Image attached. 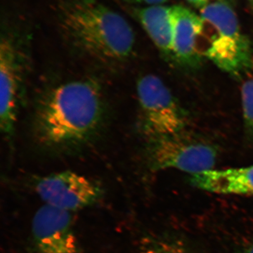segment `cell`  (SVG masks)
Here are the masks:
<instances>
[{
	"instance_id": "cell-10",
	"label": "cell",
	"mask_w": 253,
	"mask_h": 253,
	"mask_svg": "<svg viewBox=\"0 0 253 253\" xmlns=\"http://www.w3.org/2000/svg\"><path fill=\"white\" fill-rule=\"evenodd\" d=\"M191 184L212 194L253 196V165L191 176Z\"/></svg>"
},
{
	"instance_id": "cell-2",
	"label": "cell",
	"mask_w": 253,
	"mask_h": 253,
	"mask_svg": "<svg viewBox=\"0 0 253 253\" xmlns=\"http://www.w3.org/2000/svg\"><path fill=\"white\" fill-rule=\"evenodd\" d=\"M58 16L70 42L95 59L124 62L134 51L135 36L130 24L97 0H63Z\"/></svg>"
},
{
	"instance_id": "cell-9",
	"label": "cell",
	"mask_w": 253,
	"mask_h": 253,
	"mask_svg": "<svg viewBox=\"0 0 253 253\" xmlns=\"http://www.w3.org/2000/svg\"><path fill=\"white\" fill-rule=\"evenodd\" d=\"M172 58L186 66H196L202 59L201 37L203 19L189 8L172 6Z\"/></svg>"
},
{
	"instance_id": "cell-13",
	"label": "cell",
	"mask_w": 253,
	"mask_h": 253,
	"mask_svg": "<svg viewBox=\"0 0 253 253\" xmlns=\"http://www.w3.org/2000/svg\"><path fill=\"white\" fill-rule=\"evenodd\" d=\"M241 92L245 126L253 134V78L244 82Z\"/></svg>"
},
{
	"instance_id": "cell-4",
	"label": "cell",
	"mask_w": 253,
	"mask_h": 253,
	"mask_svg": "<svg viewBox=\"0 0 253 253\" xmlns=\"http://www.w3.org/2000/svg\"><path fill=\"white\" fill-rule=\"evenodd\" d=\"M141 130L151 140L183 132L187 118L172 91L154 75L136 83Z\"/></svg>"
},
{
	"instance_id": "cell-3",
	"label": "cell",
	"mask_w": 253,
	"mask_h": 253,
	"mask_svg": "<svg viewBox=\"0 0 253 253\" xmlns=\"http://www.w3.org/2000/svg\"><path fill=\"white\" fill-rule=\"evenodd\" d=\"M203 19L201 51L203 56L232 75L251 68L253 55L249 41L240 29L234 9L226 0H217L200 10Z\"/></svg>"
},
{
	"instance_id": "cell-6",
	"label": "cell",
	"mask_w": 253,
	"mask_h": 253,
	"mask_svg": "<svg viewBox=\"0 0 253 253\" xmlns=\"http://www.w3.org/2000/svg\"><path fill=\"white\" fill-rule=\"evenodd\" d=\"M22 49L11 33L0 43V128L6 140L14 136L22 96L25 63Z\"/></svg>"
},
{
	"instance_id": "cell-11",
	"label": "cell",
	"mask_w": 253,
	"mask_h": 253,
	"mask_svg": "<svg viewBox=\"0 0 253 253\" xmlns=\"http://www.w3.org/2000/svg\"><path fill=\"white\" fill-rule=\"evenodd\" d=\"M136 18L159 51L172 58V6L156 5L135 9Z\"/></svg>"
},
{
	"instance_id": "cell-15",
	"label": "cell",
	"mask_w": 253,
	"mask_h": 253,
	"mask_svg": "<svg viewBox=\"0 0 253 253\" xmlns=\"http://www.w3.org/2000/svg\"><path fill=\"white\" fill-rule=\"evenodd\" d=\"M190 4L194 5L197 7L203 8L206 5L211 4L213 1H217V0H186Z\"/></svg>"
},
{
	"instance_id": "cell-16",
	"label": "cell",
	"mask_w": 253,
	"mask_h": 253,
	"mask_svg": "<svg viewBox=\"0 0 253 253\" xmlns=\"http://www.w3.org/2000/svg\"><path fill=\"white\" fill-rule=\"evenodd\" d=\"M237 253H253V241L251 244L248 245L246 247L240 250Z\"/></svg>"
},
{
	"instance_id": "cell-5",
	"label": "cell",
	"mask_w": 253,
	"mask_h": 253,
	"mask_svg": "<svg viewBox=\"0 0 253 253\" xmlns=\"http://www.w3.org/2000/svg\"><path fill=\"white\" fill-rule=\"evenodd\" d=\"M218 156L217 146L181 132L151 140L147 162L152 171L174 169L194 176L214 169Z\"/></svg>"
},
{
	"instance_id": "cell-1",
	"label": "cell",
	"mask_w": 253,
	"mask_h": 253,
	"mask_svg": "<svg viewBox=\"0 0 253 253\" xmlns=\"http://www.w3.org/2000/svg\"><path fill=\"white\" fill-rule=\"evenodd\" d=\"M104 117V96L96 82H66L50 89L40 102L35 134L46 149H76L97 134Z\"/></svg>"
},
{
	"instance_id": "cell-7",
	"label": "cell",
	"mask_w": 253,
	"mask_h": 253,
	"mask_svg": "<svg viewBox=\"0 0 253 253\" xmlns=\"http://www.w3.org/2000/svg\"><path fill=\"white\" fill-rule=\"evenodd\" d=\"M33 186L44 205L69 212L94 206L104 195L97 183L72 171L37 176Z\"/></svg>"
},
{
	"instance_id": "cell-8",
	"label": "cell",
	"mask_w": 253,
	"mask_h": 253,
	"mask_svg": "<svg viewBox=\"0 0 253 253\" xmlns=\"http://www.w3.org/2000/svg\"><path fill=\"white\" fill-rule=\"evenodd\" d=\"M34 253H82L71 212L51 206H42L31 226Z\"/></svg>"
},
{
	"instance_id": "cell-14",
	"label": "cell",
	"mask_w": 253,
	"mask_h": 253,
	"mask_svg": "<svg viewBox=\"0 0 253 253\" xmlns=\"http://www.w3.org/2000/svg\"><path fill=\"white\" fill-rule=\"evenodd\" d=\"M128 1L139 3V4H147L149 6H156V5H162L167 2L168 0H128Z\"/></svg>"
},
{
	"instance_id": "cell-12",
	"label": "cell",
	"mask_w": 253,
	"mask_h": 253,
	"mask_svg": "<svg viewBox=\"0 0 253 253\" xmlns=\"http://www.w3.org/2000/svg\"><path fill=\"white\" fill-rule=\"evenodd\" d=\"M139 253H195L186 244L172 239H163L151 243Z\"/></svg>"
}]
</instances>
